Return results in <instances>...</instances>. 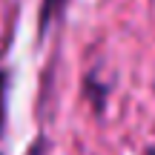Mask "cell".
Segmentation results:
<instances>
[{"label":"cell","instance_id":"3957f363","mask_svg":"<svg viewBox=\"0 0 155 155\" xmlns=\"http://www.w3.org/2000/svg\"><path fill=\"white\" fill-rule=\"evenodd\" d=\"M147 155H155V147H150V150H147Z\"/></svg>","mask_w":155,"mask_h":155},{"label":"cell","instance_id":"6da1fadb","mask_svg":"<svg viewBox=\"0 0 155 155\" xmlns=\"http://www.w3.org/2000/svg\"><path fill=\"white\" fill-rule=\"evenodd\" d=\"M66 6H69V0H43V3H40V12H38V29H40V35L49 32V26L58 20V15H63Z\"/></svg>","mask_w":155,"mask_h":155},{"label":"cell","instance_id":"7a4b0ae2","mask_svg":"<svg viewBox=\"0 0 155 155\" xmlns=\"http://www.w3.org/2000/svg\"><path fill=\"white\" fill-rule=\"evenodd\" d=\"M6 92H9V72H0V129L6 118Z\"/></svg>","mask_w":155,"mask_h":155}]
</instances>
